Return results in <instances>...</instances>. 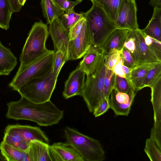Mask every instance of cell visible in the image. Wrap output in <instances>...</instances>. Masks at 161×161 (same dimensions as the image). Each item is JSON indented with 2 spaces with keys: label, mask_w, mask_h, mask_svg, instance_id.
<instances>
[{
  "label": "cell",
  "mask_w": 161,
  "mask_h": 161,
  "mask_svg": "<svg viewBox=\"0 0 161 161\" xmlns=\"http://www.w3.org/2000/svg\"><path fill=\"white\" fill-rule=\"evenodd\" d=\"M115 75L112 70L106 68L104 81V95L105 98H109L111 92L114 88Z\"/></svg>",
  "instance_id": "cell-33"
},
{
  "label": "cell",
  "mask_w": 161,
  "mask_h": 161,
  "mask_svg": "<svg viewBox=\"0 0 161 161\" xmlns=\"http://www.w3.org/2000/svg\"><path fill=\"white\" fill-rule=\"evenodd\" d=\"M79 3L77 0L75 1H72L69 0H66L64 2L63 6V9L64 12H66L73 8Z\"/></svg>",
  "instance_id": "cell-41"
},
{
  "label": "cell",
  "mask_w": 161,
  "mask_h": 161,
  "mask_svg": "<svg viewBox=\"0 0 161 161\" xmlns=\"http://www.w3.org/2000/svg\"><path fill=\"white\" fill-rule=\"evenodd\" d=\"M49 149L53 161H83L77 151L67 142L54 143L49 145Z\"/></svg>",
  "instance_id": "cell-13"
},
{
  "label": "cell",
  "mask_w": 161,
  "mask_h": 161,
  "mask_svg": "<svg viewBox=\"0 0 161 161\" xmlns=\"http://www.w3.org/2000/svg\"><path fill=\"white\" fill-rule=\"evenodd\" d=\"M141 30L146 35L161 42V8H154L148 24L144 29Z\"/></svg>",
  "instance_id": "cell-21"
},
{
  "label": "cell",
  "mask_w": 161,
  "mask_h": 161,
  "mask_svg": "<svg viewBox=\"0 0 161 161\" xmlns=\"http://www.w3.org/2000/svg\"><path fill=\"white\" fill-rule=\"evenodd\" d=\"M135 34L138 47L141 65L161 63L145 43L141 30H135Z\"/></svg>",
  "instance_id": "cell-20"
},
{
  "label": "cell",
  "mask_w": 161,
  "mask_h": 161,
  "mask_svg": "<svg viewBox=\"0 0 161 161\" xmlns=\"http://www.w3.org/2000/svg\"><path fill=\"white\" fill-rule=\"evenodd\" d=\"M141 32L146 45L158 58L161 61V42L146 35L142 31Z\"/></svg>",
  "instance_id": "cell-34"
},
{
  "label": "cell",
  "mask_w": 161,
  "mask_h": 161,
  "mask_svg": "<svg viewBox=\"0 0 161 161\" xmlns=\"http://www.w3.org/2000/svg\"><path fill=\"white\" fill-rule=\"evenodd\" d=\"M123 47L129 51L136 66L141 65L139 52L134 31H129Z\"/></svg>",
  "instance_id": "cell-27"
},
{
  "label": "cell",
  "mask_w": 161,
  "mask_h": 161,
  "mask_svg": "<svg viewBox=\"0 0 161 161\" xmlns=\"http://www.w3.org/2000/svg\"><path fill=\"white\" fill-rule=\"evenodd\" d=\"M7 106L6 117L7 119L31 121L42 126L58 124L64 114L63 111L50 100L37 103L21 97L18 101L8 103Z\"/></svg>",
  "instance_id": "cell-1"
},
{
  "label": "cell",
  "mask_w": 161,
  "mask_h": 161,
  "mask_svg": "<svg viewBox=\"0 0 161 161\" xmlns=\"http://www.w3.org/2000/svg\"><path fill=\"white\" fill-rule=\"evenodd\" d=\"M122 0H91L92 4L101 8L109 18L114 22Z\"/></svg>",
  "instance_id": "cell-26"
},
{
  "label": "cell",
  "mask_w": 161,
  "mask_h": 161,
  "mask_svg": "<svg viewBox=\"0 0 161 161\" xmlns=\"http://www.w3.org/2000/svg\"><path fill=\"white\" fill-rule=\"evenodd\" d=\"M86 74L78 66L65 81L63 95L65 99L81 95L85 86Z\"/></svg>",
  "instance_id": "cell-12"
},
{
  "label": "cell",
  "mask_w": 161,
  "mask_h": 161,
  "mask_svg": "<svg viewBox=\"0 0 161 161\" xmlns=\"http://www.w3.org/2000/svg\"><path fill=\"white\" fill-rule=\"evenodd\" d=\"M69 60L78 59L83 57L92 45L86 20L79 34L75 39L69 41Z\"/></svg>",
  "instance_id": "cell-11"
},
{
  "label": "cell",
  "mask_w": 161,
  "mask_h": 161,
  "mask_svg": "<svg viewBox=\"0 0 161 161\" xmlns=\"http://www.w3.org/2000/svg\"><path fill=\"white\" fill-rule=\"evenodd\" d=\"M154 111V124L161 125V76L150 87Z\"/></svg>",
  "instance_id": "cell-24"
},
{
  "label": "cell",
  "mask_w": 161,
  "mask_h": 161,
  "mask_svg": "<svg viewBox=\"0 0 161 161\" xmlns=\"http://www.w3.org/2000/svg\"><path fill=\"white\" fill-rule=\"evenodd\" d=\"M109 108V98H105L93 112V115L96 117L100 116L104 114Z\"/></svg>",
  "instance_id": "cell-39"
},
{
  "label": "cell",
  "mask_w": 161,
  "mask_h": 161,
  "mask_svg": "<svg viewBox=\"0 0 161 161\" xmlns=\"http://www.w3.org/2000/svg\"><path fill=\"white\" fill-rule=\"evenodd\" d=\"M91 38L92 45L101 47L110 35L116 28L111 20L100 7L92 4L84 16Z\"/></svg>",
  "instance_id": "cell-4"
},
{
  "label": "cell",
  "mask_w": 161,
  "mask_h": 161,
  "mask_svg": "<svg viewBox=\"0 0 161 161\" xmlns=\"http://www.w3.org/2000/svg\"><path fill=\"white\" fill-rule=\"evenodd\" d=\"M58 6L62 8L63 3L66 0H52ZM63 9V8H62Z\"/></svg>",
  "instance_id": "cell-44"
},
{
  "label": "cell",
  "mask_w": 161,
  "mask_h": 161,
  "mask_svg": "<svg viewBox=\"0 0 161 161\" xmlns=\"http://www.w3.org/2000/svg\"><path fill=\"white\" fill-rule=\"evenodd\" d=\"M49 146V144L39 140L31 141L28 150L30 161H53Z\"/></svg>",
  "instance_id": "cell-15"
},
{
  "label": "cell",
  "mask_w": 161,
  "mask_h": 161,
  "mask_svg": "<svg viewBox=\"0 0 161 161\" xmlns=\"http://www.w3.org/2000/svg\"><path fill=\"white\" fill-rule=\"evenodd\" d=\"M122 50V49L117 50L108 55H105V65L106 68L112 70L120 57Z\"/></svg>",
  "instance_id": "cell-36"
},
{
  "label": "cell",
  "mask_w": 161,
  "mask_h": 161,
  "mask_svg": "<svg viewBox=\"0 0 161 161\" xmlns=\"http://www.w3.org/2000/svg\"><path fill=\"white\" fill-rule=\"evenodd\" d=\"M103 54L101 47L91 45L83 56L78 66L87 75L94 69Z\"/></svg>",
  "instance_id": "cell-16"
},
{
  "label": "cell",
  "mask_w": 161,
  "mask_h": 161,
  "mask_svg": "<svg viewBox=\"0 0 161 161\" xmlns=\"http://www.w3.org/2000/svg\"><path fill=\"white\" fill-rule=\"evenodd\" d=\"M17 63V59L10 50L0 41V76L9 75Z\"/></svg>",
  "instance_id": "cell-18"
},
{
  "label": "cell",
  "mask_w": 161,
  "mask_h": 161,
  "mask_svg": "<svg viewBox=\"0 0 161 161\" xmlns=\"http://www.w3.org/2000/svg\"><path fill=\"white\" fill-rule=\"evenodd\" d=\"M86 20L85 18L83 17L69 28V41L75 39L79 34Z\"/></svg>",
  "instance_id": "cell-37"
},
{
  "label": "cell",
  "mask_w": 161,
  "mask_h": 161,
  "mask_svg": "<svg viewBox=\"0 0 161 161\" xmlns=\"http://www.w3.org/2000/svg\"><path fill=\"white\" fill-rule=\"evenodd\" d=\"M156 64H144L137 65L132 69L131 75V84L135 92L143 88V83L147 73Z\"/></svg>",
  "instance_id": "cell-22"
},
{
  "label": "cell",
  "mask_w": 161,
  "mask_h": 161,
  "mask_svg": "<svg viewBox=\"0 0 161 161\" xmlns=\"http://www.w3.org/2000/svg\"><path fill=\"white\" fill-rule=\"evenodd\" d=\"M0 161H7L6 158L2 154L1 152H0Z\"/></svg>",
  "instance_id": "cell-46"
},
{
  "label": "cell",
  "mask_w": 161,
  "mask_h": 161,
  "mask_svg": "<svg viewBox=\"0 0 161 161\" xmlns=\"http://www.w3.org/2000/svg\"><path fill=\"white\" fill-rule=\"evenodd\" d=\"M129 31L116 28L101 47L103 54L106 55L116 51L122 50Z\"/></svg>",
  "instance_id": "cell-14"
},
{
  "label": "cell",
  "mask_w": 161,
  "mask_h": 161,
  "mask_svg": "<svg viewBox=\"0 0 161 161\" xmlns=\"http://www.w3.org/2000/svg\"><path fill=\"white\" fill-rule=\"evenodd\" d=\"M57 79L51 69L43 75L29 80L17 91L21 97L31 102L37 103L46 102L50 100Z\"/></svg>",
  "instance_id": "cell-6"
},
{
  "label": "cell",
  "mask_w": 161,
  "mask_h": 161,
  "mask_svg": "<svg viewBox=\"0 0 161 161\" xmlns=\"http://www.w3.org/2000/svg\"><path fill=\"white\" fill-rule=\"evenodd\" d=\"M149 4L154 8H161V0H150Z\"/></svg>",
  "instance_id": "cell-43"
},
{
  "label": "cell",
  "mask_w": 161,
  "mask_h": 161,
  "mask_svg": "<svg viewBox=\"0 0 161 161\" xmlns=\"http://www.w3.org/2000/svg\"><path fill=\"white\" fill-rule=\"evenodd\" d=\"M161 76V63L156 64L147 73L143 83V88L150 87Z\"/></svg>",
  "instance_id": "cell-32"
},
{
  "label": "cell",
  "mask_w": 161,
  "mask_h": 161,
  "mask_svg": "<svg viewBox=\"0 0 161 161\" xmlns=\"http://www.w3.org/2000/svg\"><path fill=\"white\" fill-rule=\"evenodd\" d=\"M54 55V51L51 50L23 69L17 71L9 83V87L17 91L29 80L46 74L52 69Z\"/></svg>",
  "instance_id": "cell-7"
},
{
  "label": "cell",
  "mask_w": 161,
  "mask_h": 161,
  "mask_svg": "<svg viewBox=\"0 0 161 161\" xmlns=\"http://www.w3.org/2000/svg\"><path fill=\"white\" fill-rule=\"evenodd\" d=\"M49 35L47 25L42 20L34 24L20 55V65L17 71L23 69L50 52L51 50L47 49L46 46Z\"/></svg>",
  "instance_id": "cell-2"
},
{
  "label": "cell",
  "mask_w": 161,
  "mask_h": 161,
  "mask_svg": "<svg viewBox=\"0 0 161 161\" xmlns=\"http://www.w3.org/2000/svg\"><path fill=\"white\" fill-rule=\"evenodd\" d=\"M123 60L121 55V54L118 61L114 66L112 70L113 72L116 75L125 78V76L123 70Z\"/></svg>",
  "instance_id": "cell-40"
},
{
  "label": "cell",
  "mask_w": 161,
  "mask_h": 161,
  "mask_svg": "<svg viewBox=\"0 0 161 161\" xmlns=\"http://www.w3.org/2000/svg\"><path fill=\"white\" fill-rule=\"evenodd\" d=\"M64 131L66 142L77 151L83 161H103L105 159V152L99 141L69 127H66Z\"/></svg>",
  "instance_id": "cell-3"
},
{
  "label": "cell",
  "mask_w": 161,
  "mask_h": 161,
  "mask_svg": "<svg viewBox=\"0 0 161 161\" xmlns=\"http://www.w3.org/2000/svg\"><path fill=\"white\" fill-rule=\"evenodd\" d=\"M3 141L20 150L27 151L30 143L12 126L8 125L5 128Z\"/></svg>",
  "instance_id": "cell-19"
},
{
  "label": "cell",
  "mask_w": 161,
  "mask_h": 161,
  "mask_svg": "<svg viewBox=\"0 0 161 161\" xmlns=\"http://www.w3.org/2000/svg\"><path fill=\"white\" fill-rule=\"evenodd\" d=\"M77 1H78L79 3H80L81 1H83V0H77ZM90 0L91 1V0Z\"/></svg>",
  "instance_id": "cell-47"
},
{
  "label": "cell",
  "mask_w": 161,
  "mask_h": 161,
  "mask_svg": "<svg viewBox=\"0 0 161 161\" xmlns=\"http://www.w3.org/2000/svg\"><path fill=\"white\" fill-rule=\"evenodd\" d=\"M19 4L22 7L24 5L26 0H17Z\"/></svg>",
  "instance_id": "cell-45"
},
{
  "label": "cell",
  "mask_w": 161,
  "mask_h": 161,
  "mask_svg": "<svg viewBox=\"0 0 161 161\" xmlns=\"http://www.w3.org/2000/svg\"><path fill=\"white\" fill-rule=\"evenodd\" d=\"M12 125L29 143L32 141L37 140L49 144L48 138L40 127L18 124Z\"/></svg>",
  "instance_id": "cell-17"
},
{
  "label": "cell",
  "mask_w": 161,
  "mask_h": 161,
  "mask_svg": "<svg viewBox=\"0 0 161 161\" xmlns=\"http://www.w3.org/2000/svg\"><path fill=\"white\" fill-rule=\"evenodd\" d=\"M41 5L47 24H50L64 13V10L52 0H41Z\"/></svg>",
  "instance_id": "cell-25"
},
{
  "label": "cell",
  "mask_w": 161,
  "mask_h": 161,
  "mask_svg": "<svg viewBox=\"0 0 161 161\" xmlns=\"http://www.w3.org/2000/svg\"><path fill=\"white\" fill-rule=\"evenodd\" d=\"M105 70V55L103 53L94 69L86 75L84 89L81 95L91 113L94 112L105 98L104 81Z\"/></svg>",
  "instance_id": "cell-5"
},
{
  "label": "cell",
  "mask_w": 161,
  "mask_h": 161,
  "mask_svg": "<svg viewBox=\"0 0 161 161\" xmlns=\"http://www.w3.org/2000/svg\"><path fill=\"white\" fill-rule=\"evenodd\" d=\"M114 89L118 91L126 93H129L132 90H134L125 78L116 75Z\"/></svg>",
  "instance_id": "cell-35"
},
{
  "label": "cell",
  "mask_w": 161,
  "mask_h": 161,
  "mask_svg": "<svg viewBox=\"0 0 161 161\" xmlns=\"http://www.w3.org/2000/svg\"><path fill=\"white\" fill-rule=\"evenodd\" d=\"M85 12L80 13H76L74 8L65 12L60 17L62 23L66 29L69 30V28L83 17Z\"/></svg>",
  "instance_id": "cell-30"
},
{
  "label": "cell",
  "mask_w": 161,
  "mask_h": 161,
  "mask_svg": "<svg viewBox=\"0 0 161 161\" xmlns=\"http://www.w3.org/2000/svg\"><path fill=\"white\" fill-rule=\"evenodd\" d=\"M1 152L8 161H30L28 151L12 146L2 141L0 144Z\"/></svg>",
  "instance_id": "cell-23"
},
{
  "label": "cell",
  "mask_w": 161,
  "mask_h": 161,
  "mask_svg": "<svg viewBox=\"0 0 161 161\" xmlns=\"http://www.w3.org/2000/svg\"><path fill=\"white\" fill-rule=\"evenodd\" d=\"M135 0H122L114 22L116 28L135 31L139 29Z\"/></svg>",
  "instance_id": "cell-8"
},
{
  "label": "cell",
  "mask_w": 161,
  "mask_h": 161,
  "mask_svg": "<svg viewBox=\"0 0 161 161\" xmlns=\"http://www.w3.org/2000/svg\"><path fill=\"white\" fill-rule=\"evenodd\" d=\"M48 30L53 41L54 52L58 50L62 51L69 60V30L64 28L60 18H58L49 24Z\"/></svg>",
  "instance_id": "cell-9"
},
{
  "label": "cell",
  "mask_w": 161,
  "mask_h": 161,
  "mask_svg": "<svg viewBox=\"0 0 161 161\" xmlns=\"http://www.w3.org/2000/svg\"><path fill=\"white\" fill-rule=\"evenodd\" d=\"M12 7L13 13L18 12L21 9L22 6L19 4L17 0H8Z\"/></svg>",
  "instance_id": "cell-42"
},
{
  "label": "cell",
  "mask_w": 161,
  "mask_h": 161,
  "mask_svg": "<svg viewBox=\"0 0 161 161\" xmlns=\"http://www.w3.org/2000/svg\"><path fill=\"white\" fill-rule=\"evenodd\" d=\"M121 55L123 60V64L125 66L131 69L136 66L129 51L124 47L122 49Z\"/></svg>",
  "instance_id": "cell-38"
},
{
  "label": "cell",
  "mask_w": 161,
  "mask_h": 161,
  "mask_svg": "<svg viewBox=\"0 0 161 161\" xmlns=\"http://www.w3.org/2000/svg\"><path fill=\"white\" fill-rule=\"evenodd\" d=\"M144 151L151 161H161V145L150 137L146 141Z\"/></svg>",
  "instance_id": "cell-29"
},
{
  "label": "cell",
  "mask_w": 161,
  "mask_h": 161,
  "mask_svg": "<svg viewBox=\"0 0 161 161\" xmlns=\"http://www.w3.org/2000/svg\"><path fill=\"white\" fill-rule=\"evenodd\" d=\"M136 92L132 90L129 93L118 91L113 89L109 98L110 108L116 116H128Z\"/></svg>",
  "instance_id": "cell-10"
},
{
  "label": "cell",
  "mask_w": 161,
  "mask_h": 161,
  "mask_svg": "<svg viewBox=\"0 0 161 161\" xmlns=\"http://www.w3.org/2000/svg\"><path fill=\"white\" fill-rule=\"evenodd\" d=\"M69 61L68 57L64 52L58 50L54 52V60L52 67V72L57 78L65 63Z\"/></svg>",
  "instance_id": "cell-31"
},
{
  "label": "cell",
  "mask_w": 161,
  "mask_h": 161,
  "mask_svg": "<svg viewBox=\"0 0 161 161\" xmlns=\"http://www.w3.org/2000/svg\"><path fill=\"white\" fill-rule=\"evenodd\" d=\"M13 12L8 0H0V28L7 30L9 28Z\"/></svg>",
  "instance_id": "cell-28"
}]
</instances>
